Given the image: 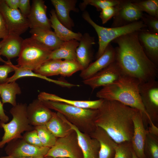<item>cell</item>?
<instances>
[{
  "mask_svg": "<svg viewBox=\"0 0 158 158\" xmlns=\"http://www.w3.org/2000/svg\"><path fill=\"white\" fill-rule=\"evenodd\" d=\"M138 31L123 35L112 42L117 45L115 48V61L124 74L140 82L156 80L158 67L144 51L138 39Z\"/></svg>",
  "mask_w": 158,
  "mask_h": 158,
  "instance_id": "obj_1",
  "label": "cell"
},
{
  "mask_svg": "<svg viewBox=\"0 0 158 158\" xmlns=\"http://www.w3.org/2000/svg\"><path fill=\"white\" fill-rule=\"evenodd\" d=\"M137 110L117 101L104 99L94 123L117 144L131 141L134 130L133 117Z\"/></svg>",
  "mask_w": 158,
  "mask_h": 158,
  "instance_id": "obj_2",
  "label": "cell"
},
{
  "mask_svg": "<svg viewBox=\"0 0 158 158\" xmlns=\"http://www.w3.org/2000/svg\"><path fill=\"white\" fill-rule=\"evenodd\" d=\"M138 79L123 74L117 81L103 87L96 94L99 99L114 100L135 108L141 112L144 121L147 120L150 124L152 122L147 113L142 102Z\"/></svg>",
  "mask_w": 158,
  "mask_h": 158,
  "instance_id": "obj_3",
  "label": "cell"
},
{
  "mask_svg": "<svg viewBox=\"0 0 158 158\" xmlns=\"http://www.w3.org/2000/svg\"><path fill=\"white\" fill-rule=\"evenodd\" d=\"M42 101L48 108L62 114L69 122L83 133L90 135L96 127L94 121L98 109L83 108L56 102Z\"/></svg>",
  "mask_w": 158,
  "mask_h": 158,
  "instance_id": "obj_4",
  "label": "cell"
},
{
  "mask_svg": "<svg viewBox=\"0 0 158 158\" xmlns=\"http://www.w3.org/2000/svg\"><path fill=\"white\" fill-rule=\"evenodd\" d=\"M83 18L95 29L98 35L99 47L96 55L97 59L103 53L108 45L115 39L123 35L139 31L146 25L141 20L119 27H105L100 26L91 18L89 13L84 11Z\"/></svg>",
  "mask_w": 158,
  "mask_h": 158,
  "instance_id": "obj_5",
  "label": "cell"
},
{
  "mask_svg": "<svg viewBox=\"0 0 158 158\" xmlns=\"http://www.w3.org/2000/svg\"><path fill=\"white\" fill-rule=\"evenodd\" d=\"M27 105L25 103H18L10 110L13 118L11 120L6 123L0 121V127L2 128L4 133L0 141V149L11 141L22 138L21 134L34 129L29 121L27 113Z\"/></svg>",
  "mask_w": 158,
  "mask_h": 158,
  "instance_id": "obj_6",
  "label": "cell"
},
{
  "mask_svg": "<svg viewBox=\"0 0 158 158\" xmlns=\"http://www.w3.org/2000/svg\"><path fill=\"white\" fill-rule=\"evenodd\" d=\"M51 51L30 37L23 40L17 65L34 71L49 59Z\"/></svg>",
  "mask_w": 158,
  "mask_h": 158,
  "instance_id": "obj_7",
  "label": "cell"
},
{
  "mask_svg": "<svg viewBox=\"0 0 158 158\" xmlns=\"http://www.w3.org/2000/svg\"><path fill=\"white\" fill-rule=\"evenodd\" d=\"M45 157L83 158L75 132L74 130L65 137L57 138L55 145L50 148Z\"/></svg>",
  "mask_w": 158,
  "mask_h": 158,
  "instance_id": "obj_8",
  "label": "cell"
},
{
  "mask_svg": "<svg viewBox=\"0 0 158 158\" xmlns=\"http://www.w3.org/2000/svg\"><path fill=\"white\" fill-rule=\"evenodd\" d=\"M139 89L144 108L154 124L158 120V82L156 80L140 82Z\"/></svg>",
  "mask_w": 158,
  "mask_h": 158,
  "instance_id": "obj_9",
  "label": "cell"
},
{
  "mask_svg": "<svg viewBox=\"0 0 158 158\" xmlns=\"http://www.w3.org/2000/svg\"><path fill=\"white\" fill-rule=\"evenodd\" d=\"M0 13L6 24L9 35L20 36L30 27L27 18L22 15L18 9L9 8L4 0H0Z\"/></svg>",
  "mask_w": 158,
  "mask_h": 158,
  "instance_id": "obj_10",
  "label": "cell"
},
{
  "mask_svg": "<svg viewBox=\"0 0 158 158\" xmlns=\"http://www.w3.org/2000/svg\"><path fill=\"white\" fill-rule=\"evenodd\" d=\"M7 144L4 149L6 154L16 157H44L50 149L32 145L22 138L13 140Z\"/></svg>",
  "mask_w": 158,
  "mask_h": 158,
  "instance_id": "obj_11",
  "label": "cell"
},
{
  "mask_svg": "<svg viewBox=\"0 0 158 158\" xmlns=\"http://www.w3.org/2000/svg\"><path fill=\"white\" fill-rule=\"evenodd\" d=\"M123 74L115 61L96 74L83 80V83L93 90L110 85L118 80Z\"/></svg>",
  "mask_w": 158,
  "mask_h": 158,
  "instance_id": "obj_12",
  "label": "cell"
},
{
  "mask_svg": "<svg viewBox=\"0 0 158 158\" xmlns=\"http://www.w3.org/2000/svg\"><path fill=\"white\" fill-rule=\"evenodd\" d=\"M133 0H123L114 17L111 27H121L140 20L143 12L133 3Z\"/></svg>",
  "mask_w": 158,
  "mask_h": 158,
  "instance_id": "obj_13",
  "label": "cell"
},
{
  "mask_svg": "<svg viewBox=\"0 0 158 158\" xmlns=\"http://www.w3.org/2000/svg\"><path fill=\"white\" fill-rule=\"evenodd\" d=\"M133 121L134 130L131 140L133 150L138 158H147L144 148L148 131L145 128L142 114L138 110L133 117Z\"/></svg>",
  "mask_w": 158,
  "mask_h": 158,
  "instance_id": "obj_14",
  "label": "cell"
},
{
  "mask_svg": "<svg viewBox=\"0 0 158 158\" xmlns=\"http://www.w3.org/2000/svg\"><path fill=\"white\" fill-rule=\"evenodd\" d=\"M52 112L38 98L33 100L27 107L29 121L34 127L45 125L51 117Z\"/></svg>",
  "mask_w": 158,
  "mask_h": 158,
  "instance_id": "obj_15",
  "label": "cell"
},
{
  "mask_svg": "<svg viewBox=\"0 0 158 158\" xmlns=\"http://www.w3.org/2000/svg\"><path fill=\"white\" fill-rule=\"evenodd\" d=\"M115 49L110 43L101 56L81 71L80 76L83 80L92 77L115 61Z\"/></svg>",
  "mask_w": 158,
  "mask_h": 158,
  "instance_id": "obj_16",
  "label": "cell"
},
{
  "mask_svg": "<svg viewBox=\"0 0 158 158\" xmlns=\"http://www.w3.org/2000/svg\"><path fill=\"white\" fill-rule=\"evenodd\" d=\"M47 8L44 1H32L30 12L27 18L30 29L41 28L51 30L50 20L47 16Z\"/></svg>",
  "mask_w": 158,
  "mask_h": 158,
  "instance_id": "obj_17",
  "label": "cell"
},
{
  "mask_svg": "<svg viewBox=\"0 0 158 158\" xmlns=\"http://www.w3.org/2000/svg\"><path fill=\"white\" fill-rule=\"evenodd\" d=\"M140 43L148 58L158 67V33L143 29L138 31Z\"/></svg>",
  "mask_w": 158,
  "mask_h": 158,
  "instance_id": "obj_18",
  "label": "cell"
},
{
  "mask_svg": "<svg viewBox=\"0 0 158 158\" xmlns=\"http://www.w3.org/2000/svg\"><path fill=\"white\" fill-rule=\"evenodd\" d=\"M62 116L64 120L75 132L83 158H98L100 149V145L98 141L92 138L89 134L80 131L69 122L62 114Z\"/></svg>",
  "mask_w": 158,
  "mask_h": 158,
  "instance_id": "obj_19",
  "label": "cell"
},
{
  "mask_svg": "<svg viewBox=\"0 0 158 158\" xmlns=\"http://www.w3.org/2000/svg\"><path fill=\"white\" fill-rule=\"evenodd\" d=\"M57 18L60 22L71 30L74 26V23L70 16L71 11L78 12L76 7V0H51Z\"/></svg>",
  "mask_w": 158,
  "mask_h": 158,
  "instance_id": "obj_20",
  "label": "cell"
},
{
  "mask_svg": "<svg viewBox=\"0 0 158 158\" xmlns=\"http://www.w3.org/2000/svg\"><path fill=\"white\" fill-rule=\"evenodd\" d=\"M30 29V37L51 51L58 48L64 42L51 30L41 28Z\"/></svg>",
  "mask_w": 158,
  "mask_h": 158,
  "instance_id": "obj_21",
  "label": "cell"
},
{
  "mask_svg": "<svg viewBox=\"0 0 158 158\" xmlns=\"http://www.w3.org/2000/svg\"><path fill=\"white\" fill-rule=\"evenodd\" d=\"M99 143L100 149L98 158H113L117 143L107 133L101 128L96 126L90 135Z\"/></svg>",
  "mask_w": 158,
  "mask_h": 158,
  "instance_id": "obj_22",
  "label": "cell"
},
{
  "mask_svg": "<svg viewBox=\"0 0 158 158\" xmlns=\"http://www.w3.org/2000/svg\"><path fill=\"white\" fill-rule=\"evenodd\" d=\"M38 99L42 101H50L64 103L79 107L98 109L102 103L104 99H99L94 100H77L66 99L56 95L45 92H41Z\"/></svg>",
  "mask_w": 158,
  "mask_h": 158,
  "instance_id": "obj_23",
  "label": "cell"
},
{
  "mask_svg": "<svg viewBox=\"0 0 158 158\" xmlns=\"http://www.w3.org/2000/svg\"><path fill=\"white\" fill-rule=\"evenodd\" d=\"M94 37L87 33L83 35L76 51L77 61L83 70L90 64L92 57L93 45L95 44Z\"/></svg>",
  "mask_w": 158,
  "mask_h": 158,
  "instance_id": "obj_24",
  "label": "cell"
},
{
  "mask_svg": "<svg viewBox=\"0 0 158 158\" xmlns=\"http://www.w3.org/2000/svg\"><path fill=\"white\" fill-rule=\"evenodd\" d=\"M23 40L20 36L9 35L0 42L1 56L6 57L8 61L18 57Z\"/></svg>",
  "mask_w": 158,
  "mask_h": 158,
  "instance_id": "obj_25",
  "label": "cell"
},
{
  "mask_svg": "<svg viewBox=\"0 0 158 158\" xmlns=\"http://www.w3.org/2000/svg\"><path fill=\"white\" fill-rule=\"evenodd\" d=\"M50 21L51 27L54 30V32L61 41L66 42L75 40L79 41L83 34L80 32H75L66 27L58 19L54 9L50 11Z\"/></svg>",
  "mask_w": 158,
  "mask_h": 158,
  "instance_id": "obj_26",
  "label": "cell"
},
{
  "mask_svg": "<svg viewBox=\"0 0 158 158\" xmlns=\"http://www.w3.org/2000/svg\"><path fill=\"white\" fill-rule=\"evenodd\" d=\"M45 125L57 138L65 137L74 130L63 118L61 114L53 112L52 115Z\"/></svg>",
  "mask_w": 158,
  "mask_h": 158,
  "instance_id": "obj_27",
  "label": "cell"
},
{
  "mask_svg": "<svg viewBox=\"0 0 158 158\" xmlns=\"http://www.w3.org/2000/svg\"><path fill=\"white\" fill-rule=\"evenodd\" d=\"M79 44V42L75 40L64 42L58 48L51 52L49 59L77 60L76 51Z\"/></svg>",
  "mask_w": 158,
  "mask_h": 158,
  "instance_id": "obj_28",
  "label": "cell"
},
{
  "mask_svg": "<svg viewBox=\"0 0 158 158\" xmlns=\"http://www.w3.org/2000/svg\"><path fill=\"white\" fill-rule=\"evenodd\" d=\"M14 74L12 76L8 78L6 83H9L16 81L17 80L23 77H31L40 78L63 87L71 88L78 86L77 85L72 84L66 81L50 79L36 73L32 71L19 66L17 65H14Z\"/></svg>",
  "mask_w": 158,
  "mask_h": 158,
  "instance_id": "obj_29",
  "label": "cell"
},
{
  "mask_svg": "<svg viewBox=\"0 0 158 158\" xmlns=\"http://www.w3.org/2000/svg\"><path fill=\"white\" fill-rule=\"evenodd\" d=\"M21 93L20 88L16 81L0 84V96L3 104L9 103L13 106H16V96Z\"/></svg>",
  "mask_w": 158,
  "mask_h": 158,
  "instance_id": "obj_30",
  "label": "cell"
},
{
  "mask_svg": "<svg viewBox=\"0 0 158 158\" xmlns=\"http://www.w3.org/2000/svg\"><path fill=\"white\" fill-rule=\"evenodd\" d=\"M62 60L59 59L49 60L34 72L47 77L59 75Z\"/></svg>",
  "mask_w": 158,
  "mask_h": 158,
  "instance_id": "obj_31",
  "label": "cell"
},
{
  "mask_svg": "<svg viewBox=\"0 0 158 158\" xmlns=\"http://www.w3.org/2000/svg\"><path fill=\"white\" fill-rule=\"evenodd\" d=\"M133 3L141 12L158 18V0H133Z\"/></svg>",
  "mask_w": 158,
  "mask_h": 158,
  "instance_id": "obj_32",
  "label": "cell"
},
{
  "mask_svg": "<svg viewBox=\"0 0 158 158\" xmlns=\"http://www.w3.org/2000/svg\"><path fill=\"white\" fill-rule=\"evenodd\" d=\"M43 147L51 148L55 144L57 138L47 128L45 125L34 127Z\"/></svg>",
  "mask_w": 158,
  "mask_h": 158,
  "instance_id": "obj_33",
  "label": "cell"
},
{
  "mask_svg": "<svg viewBox=\"0 0 158 158\" xmlns=\"http://www.w3.org/2000/svg\"><path fill=\"white\" fill-rule=\"evenodd\" d=\"M123 0H84L80 4L79 7L81 10L84 11L87 6L91 5L95 7L97 11L109 7L114 6L120 4Z\"/></svg>",
  "mask_w": 158,
  "mask_h": 158,
  "instance_id": "obj_34",
  "label": "cell"
},
{
  "mask_svg": "<svg viewBox=\"0 0 158 158\" xmlns=\"http://www.w3.org/2000/svg\"><path fill=\"white\" fill-rule=\"evenodd\" d=\"M83 70V68L77 60H62L61 65L60 75L64 77H69Z\"/></svg>",
  "mask_w": 158,
  "mask_h": 158,
  "instance_id": "obj_35",
  "label": "cell"
},
{
  "mask_svg": "<svg viewBox=\"0 0 158 158\" xmlns=\"http://www.w3.org/2000/svg\"><path fill=\"white\" fill-rule=\"evenodd\" d=\"M144 152L149 158H158V137L148 132L146 137Z\"/></svg>",
  "mask_w": 158,
  "mask_h": 158,
  "instance_id": "obj_36",
  "label": "cell"
},
{
  "mask_svg": "<svg viewBox=\"0 0 158 158\" xmlns=\"http://www.w3.org/2000/svg\"><path fill=\"white\" fill-rule=\"evenodd\" d=\"M133 151L131 141L117 143L113 158H132Z\"/></svg>",
  "mask_w": 158,
  "mask_h": 158,
  "instance_id": "obj_37",
  "label": "cell"
},
{
  "mask_svg": "<svg viewBox=\"0 0 158 158\" xmlns=\"http://www.w3.org/2000/svg\"><path fill=\"white\" fill-rule=\"evenodd\" d=\"M22 138L26 142L32 145L43 147L40 140L37 132L34 129L26 132L22 135Z\"/></svg>",
  "mask_w": 158,
  "mask_h": 158,
  "instance_id": "obj_38",
  "label": "cell"
},
{
  "mask_svg": "<svg viewBox=\"0 0 158 158\" xmlns=\"http://www.w3.org/2000/svg\"><path fill=\"white\" fill-rule=\"evenodd\" d=\"M150 31L158 33V18L143 13L140 20Z\"/></svg>",
  "mask_w": 158,
  "mask_h": 158,
  "instance_id": "obj_39",
  "label": "cell"
},
{
  "mask_svg": "<svg viewBox=\"0 0 158 158\" xmlns=\"http://www.w3.org/2000/svg\"><path fill=\"white\" fill-rule=\"evenodd\" d=\"M118 5L105 8L101 11L99 17L102 24L106 23L116 16L119 9Z\"/></svg>",
  "mask_w": 158,
  "mask_h": 158,
  "instance_id": "obj_40",
  "label": "cell"
},
{
  "mask_svg": "<svg viewBox=\"0 0 158 158\" xmlns=\"http://www.w3.org/2000/svg\"><path fill=\"white\" fill-rule=\"evenodd\" d=\"M14 71V65L11 62L0 65V84L6 83L8 74Z\"/></svg>",
  "mask_w": 158,
  "mask_h": 158,
  "instance_id": "obj_41",
  "label": "cell"
},
{
  "mask_svg": "<svg viewBox=\"0 0 158 158\" xmlns=\"http://www.w3.org/2000/svg\"><path fill=\"white\" fill-rule=\"evenodd\" d=\"M30 2L29 0H20L18 8L22 15L27 18L29 16L31 10V6Z\"/></svg>",
  "mask_w": 158,
  "mask_h": 158,
  "instance_id": "obj_42",
  "label": "cell"
},
{
  "mask_svg": "<svg viewBox=\"0 0 158 158\" xmlns=\"http://www.w3.org/2000/svg\"><path fill=\"white\" fill-rule=\"evenodd\" d=\"M8 35L9 32L6 24L0 13V39H4Z\"/></svg>",
  "mask_w": 158,
  "mask_h": 158,
  "instance_id": "obj_43",
  "label": "cell"
},
{
  "mask_svg": "<svg viewBox=\"0 0 158 158\" xmlns=\"http://www.w3.org/2000/svg\"><path fill=\"white\" fill-rule=\"evenodd\" d=\"M9 120L8 117L5 114L3 108V104L0 100V121L6 123Z\"/></svg>",
  "mask_w": 158,
  "mask_h": 158,
  "instance_id": "obj_44",
  "label": "cell"
},
{
  "mask_svg": "<svg viewBox=\"0 0 158 158\" xmlns=\"http://www.w3.org/2000/svg\"><path fill=\"white\" fill-rule=\"evenodd\" d=\"M7 6L10 8L18 9L20 0H4Z\"/></svg>",
  "mask_w": 158,
  "mask_h": 158,
  "instance_id": "obj_45",
  "label": "cell"
},
{
  "mask_svg": "<svg viewBox=\"0 0 158 158\" xmlns=\"http://www.w3.org/2000/svg\"><path fill=\"white\" fill-rule=\"evenodd\" d=\"M147 130L150 133L158 137V128L155 124L150 125Z\"/></svg>",
  "mask_w": 158,
  "mask_h": 158,
  "instance_id": "obj_46",
  "label": "cell"
},
{
  "mask_svg": "<svg viewBox=\"0 0 158 158\" xmlns=\"http://www.w3.org/2000/svg\"><path fill=\"white\" fill-rule=\"evenodd\" d=\"M0 158H37L35 157H16L10 156L7 155L5 156L0 157Z\"/></svg>",
  "mask_w": 158,
  "mask_h": 158,
  "instance_id": "obj_47",
  "label": "cell"
},
{
  "mask_svg": "<svg viewBox=\"0 0 158 158\" xmlns=\"http://www.w3.org/2000/svg\"><path fill=\"white\" fill-rule=\"evenodd\" d=\"M1 44H0V51L1 48ZM0 61L4 63H8L11 62V61H5L3 60L1 57V55L0 54Z\"/></svg>",
  "mask_w": 158,
  "mask_h": 158,
  "instance_id": "obj_48",
  "label": "cell"
},
{
  "mask_svg": "<svg viewBox=\"0 0 158 158\" xmlns=\"http://www.w3.org/2000/svg\"><path fill=\"white\" fill-rule=\"evenodd\" d=\"M132 158H138V157L135 154V153L133 151H133L132 152Z\"/></svg>",
  "mask_w": 158,
  "mask_h": 158,
  "instance_id": "obj_49",
  "label": "cell"
},
{
  "mask_svg": "<svg viewBox=\"0 0 158 158\" xmlns=\"http://www.w3.org/2000/svg\"><path fill=\"white\" fill-rule=\"evenodd\" d=\"M44 158H53L49 157H44ZM57 158H66L63 157H58Z\"/></svg>",
  "mask_w": 158,
  "mask_h": 158,
  "instance_id": "obj_50",
  "label": "cell"
},
{
  "mask_svg": "<svg viewBox=\"0 0 158 158\" xmlns=\"http://www.w3.org/2000/svg\"><path fill=\"white\" fill-rule=\"evenodd\" d=\"M44 158V157H40V158Z\"/></svg>",
  "mask_w": 158,
  "mask_h": 158,
  "instance_id": "obj_51",
  "label": "cell"
}]
</instances>
